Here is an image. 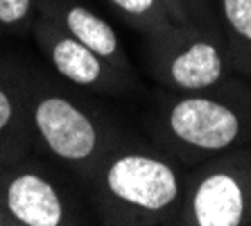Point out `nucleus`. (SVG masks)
I'll return each instance as SVG.
<instances>
[{"mask_svg": "<svg viewBox=\"0 0 251 226\" xmlns=\"http://www.w3.org/2000/svg\"><path fill=\"white\" fill-rule=\"evenodd\" d=\"M0 226H9V217H7L5 208H2V201H0Z\"/></svg>", "mask_w": 251, "mask_h": 226, "instance_id": "nucleus-14", "label": "nucleus"}, {"mask_svg": "<svg viewBox=\"0 0 251 226\" xmlns=\"http://www.w3.org/2000/svg\"><path fill=\"white\" fill-rule=\"evenodd\" d=\"M154 145L186 168L251 145V81L233 75L195 93L163 91L147 118Z\"/></svg>", "mask_w": 251, "mask_h": 226, "instance_id": "nucleus-2", "label": "nucleus"}, {"mask_svg": "<svg viewBox=\"0 0 251 226\" xmlns=\"http://www.w3.org/2000/svg\"><path fill=\"white\" fill-rule=\"evenodd\" d=\"M120 16L140 34H154L175 25L168 0H106Z\"/></svg>", "mask_w": 251, "mask_h": 226, "instance_id": "nucleus-11", "label": "nucleus"}, {"mask_svg": "<svg viewBox=\"0 0 251 226\" xmlns=\"http://www.w3.org/2000/svg\"><path fill=\"white\" fill-rule=\"evenodd\" d=\"M215 14L233 73L251 81V0H215Z\"/></svg>", "mask_w": 251, "mask_h": 226, "instance_id": "nucleus-10", "label": "nucleus"}, {"mask_svg": "<svg viewBox=\"0 0 251 226\" xmlns=\"http://www.w3.org/2000/svg\"><path fill=\"white\" fill-rule=\"evenodd\" d=\"M176 226H251V145L188 168Z\"/></svg>", "mask_w": 251, "mask_h": 226, "instance_id": "nucleus-6", "label": "nucleus"}, {"mask_svg": "<svg viewBox=\"0 0 251 226\" xmlns=\"http://www.w3.org/2000/svg\"><path fill=\"white\" fill-rule=\"evenodd\" d=\"M143 59L147 75L170 93L206 91L235 75L222 29L199 23H175L145 34Z\"/></svg>", "mask_w": 251, "mask_h": 226, "instance_id": "nucleus-5", "label": "nucleus"}, {"mask_svg": "<svg viewBox=\"0 0 251 226\" xmlns=\"http://www.w3.org/2000/svg\"><path fill=\"white\" fill-rule=\"evenodd\" d=\"M39 14L50 18L59 29H64L73 39L82 41L84 46H88L93 52H98L116 68L125 70V73H134L129 54L125 52L111 23L98 16L84 2L79 0H39Z\"/></svg>", "mask_w": 251, "mask_h": 226, "instance_id": "nucleus-8", "label": "nucleus"}, {"mask_svg": "<svg viewBox=\"0 0 251 226\" xmlns=\"http://www.w3.org/2000/svg\"><path fill=\"white\" fill-rule=\"evenodd\" d=\"M39 16V0H0V32L32 34Z\"/></svg>", "mask_w": 251, "mask_h": 226, "instance_id": "nucleus-12", "label": "nucleus"}, {"mask_svg": "<svg viewBox=\"0 0 251 226\" xmlns=\"http://www.w3.org/2000/svg\"><path fill=\"white\" fill-rule=\"evenodd\" d=\"M25 100L34 151L66 168L82 188L106 151L125 138L102 111L46 73L27 70Z\"/></svg>", "mask_w": 251, "mask_h": 226, "instance_id": "nucleus-3", "label": "nucleus"}, {"mask_svg": "<svg viewBox=\"0 0 251 226\" xmlns=\"http://www.w3.org/2000/svg\"><path fill=\"white\" fill-rule=\"evenodd\" d=\"M186 172V165L176 163L156 145H143L125 136L106 151L82 190L100 224H179Z\"/></svg>", "mask_w": 251, "mask_h": 226, "instance_id": "nucleus-1", "label": "nucleus"}, {"mask_svg": "<svg viewBox=\"0 0 251 226\" xmlns=\"http://www.w3.org/2000/svg\"><path fill=\"white\" fill-rule=\"evenodd\" d=\"M176 23H199L206 27H220L215 7L210 0H168Z\"/></svg>", "mask_w": 251, "mask_h": 226, "instance_id": "nucleus-13", "label": "nucleus"}, {"mask_svg": "<svg viewBox=\"0 0 251 226\" xmlns=\"http://www.w3.org/2000/svg\"><path fill=\"white\" fill-rule=\"evenodd\" d=\"M27 68L16 59L0 61V168L34 151V136L25 100Z\"/></svg>", "mask_w": 251, "mask_h": 226, "instance_id": "nucleus-9", "label": "nucleus"}, {"mask_svg": "<svg viewBox=\"0 0 251 226\" xmlns=\"http://www.w3.org/2000/svg\"><path fill=\"white\" fill-rule=\"evenodd\" d=\"M0 201L9 226H79L91 222L82 186L66 168L46 156L0 168Z\"/></svg>", "mask_w": 251, "mask_h": 226, "instance_id": "nucleus-4", "label": "nucleus"}, {"mask_svg": "<svg viewBox=\"0 0 251 226\" xmlns=\"http://www.w3.org/2000/svg\"><path fill=\"white\" fill-rule=\"evenodd\" d=\"M32 36L54 73L73 86L100 95H116V98L131 95L140 88V81L134 73L116 68L41 14L34 21Z\"/></svg>", "mask_w": 251, "mask_h": 226, "instance_id": "nucleus-7", "label": "nucleus"}]
</instances>
